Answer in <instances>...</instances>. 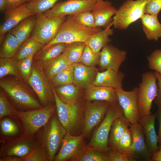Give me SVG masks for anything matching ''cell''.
Instances as JSON below:
<instances>
[{
    "mask_svg": "<svg viewBox=\"0 0 161 161\" xmlns=\"http://www.w3.org/2000/svg\"><path fill=\"white\" fill-rule=\"evenodd\" d=\"M23 158L24 161H49L44 147L34 144L29 153Z\"/></svg>",
    "mask_w": 161,
    "mask_h": 161,
    "instance_id": "ab89813d",
    "label": "cell"
},
{
    "mask_svg": "<svg viewBox=\"0 0 161 161\" xmlns=\"http://www.w3.org/2000/svg\"><path fill=\"white\" fill-rule=\"evenodd\" d=\"M161 10V0H147L145 7V14L158 16Z\"/></svg>",
    "mask_w": 161,
    "mask_h": 161,
    "instance_id": "bcb514c9",
    "label": "cell"
},
{
    "mask_svg": "<svg viewBox=\"0 0 161 161\" xmlns=\"http://www.w3.org/2000/svg\"><path fill=\"white\" fill-rule=\"evenodd\" d=\"M49 80L44 73L43 67L34 62L32 74L27 83L37 95L40 102L45 106H47L52 98H54L52 87Z\"/></svg>",
    "mask_w": 161,
    "mask_h": 161,
    "instance_id": "ba28073f",
    "label": "cell"
},
{
    "mask_svg": "<svg viewBox=\"0 0 161 161\" xmlns=\"http://www.w3.org/2000/svg\"><path fill=\"white\" fill-rule=\"evenodd\" d=\"M127 55L126 50L120 49L109 44L100 51L98 64L102 69H110L118 71L126 60Z\"/></svg>",
    "mask_w": 161,
    "mask_h": 161,
    "instance_id": "5bb4252c",
    "label": "cell"
},
{
    "mask_svg": "<svg viewBox=\"0 0 161 161\" xmlns=\"http://www.w3.org/2000/svg\"><path fill=\"white\" fill-rule=\"evenodd\" d=\"M7 7L6 0H0V10L1 11L6 10Z\"/></svg>",
    "mask_w": 161,
    "mask_h": 161,
    "instance_id": "db71d44e",
    "label": "cell"
},
{
    "mask_svg": "<svg viewBox=\"0 0 161 161\" xmlns=\"http://www.w3.org/2000/svg\"><path fill=\"white\" fill-rule=\"evenodd\" d=\"M117 150L129 158L131 161L134 160L132 158L133 142L131 132L127 128L119 142Z\"/></svg>",
    "mask_w": 161,
    "mask_h": 161,
    "instance_id": "d590c367",
    "label": "cell"
},
{
    "mask_svg": "<svg viewBox=\"0 0 161 161\" xmlns=\"http://www.w3.org/2000/svg\"><path fill=\"white\" fill-rule=\"evenodd\" d=\"M147 0H126L117 9L111 26L115 29L126 30L131 24L145 14Z\"/></svg>",
    "mask_w": 161,
    "mask_h": 161,
    "instance_id": "277c9868",
    "label": "cell"
},
{
    "mask_svg": "<svg viewBox=\"0 0 161 161\" xmlns=\"http://www.w3.org/2000/svg\"><path fill=\"white\" fill-rule=\"evenodd\" d=\"M125 76L122 72L110 69L101 72L98 71L93 84L114 89H123V82Z\"/></svg>",
    "mask_w": 161,
    "mask_h": 161,
    "instance_id": "44dd1931",
    "label": "cell"
},
{
    "mask_svg": "<svg viewBox=\"0 0 161 161\" xmlns=\"http://www.w3.org/2000/svg\"><path fill=\"white\" fill-rule=\"evenodd\" d=\"M73 64L62 53L43 66V69L46 76L50 80L56 75Z\"/></svg>",
    "mask_w": 161,
    "mask_h": 161,
    "instance_id": "f1b7e54d",
    "label": "cell"
},
{
    "mask_svg": "<svg viewBox=\"0 0 161 161\" xmlns=\"http://www.w3.org/2000/svg\"><path fill=\"white\" fill-rule=\"evenodd\" d=\"M73 84L79 89H85L93 84L97 72L95 66H88L81 63L73 64Z\"/></svg>",
    "mask_w": 161,
    "mask_h": 161,
    "instance_id": "d6986e66",
    "label": "cell"
},
{
    "mask_svg": "<svg viewBox=\"0 0 161 161\" xmlns=\"http://www.w3.org/2000/svg\"><path fill=\"white\" fill-rule=\"evenodd\" d=\"M149 69L158 72L161 75V49H157L147 56Z\"/></svg>",
    "mask_w": 161,
    "mask_h": 161,
    "instance_id": "7bdbcfd3",
    "label": "cell"
},
{
    "mask_svg": "<svg viewBox=\"0 0 161 161\" xmlns=\"http://www.w3.org/2000/svg\"><path fill=\"white\" fill-rule=\"evenodd\" d=\"M0 44V57L1 58H14L21 45L17 38L9 32L5 35Z\"/></svg>",
    "mask_w": 161,
    "mask_h": 161,
    "instance_id": "f546056e",
    "label": "cell"
},
{
    "mask_svg": "<svg viewBox=\"0 0 161 161\" xmlns=\"http://www.w3.org/2000/svg\"><path fill=\"white\" fill-rule=\"evenodd\" d=\"M74 79L73 64L55 76L50 81L55 86L73 83Z\"/></svg>",
    "mask_w": 161,
    "mask_h": 161,
    "instance_id": "74e56055",
    "label": "cell"
},
{
    "mask_svg": "<svg viewBox=\"0 0 161 161\" xmlns=\"http://www.w3.org/2000/svg\"><path fill=\"white\" fill-rule=\"evenodd\" d=\"M15 110L12 107L6 96L1 92L0 93V119L7 115L14 114Z\"/></svg>",
    "mask_w": 161,
    "mask_h": 161,
    "instance_id": "f6af8a7d",
    "label": "cell"
},
{
    "mask_svg": "<svg viewBox=\"0 0 161 161\" xmlns=\"http://www.w3.org/2000/svg\"><path fill=\"white\" fill-rule=\"evenodd\" d=\"M56 108V107L47 105L26 111L15 110L14 114L21 120L27 135L31 136L46 125Z\"/></svg>",
    "mask_w": 161,
    "mask_h": 161,
    "instance_id": "8992f818",
    "label": "cell"
},
{
    "mask_svg": "<svg viewBox=\"0 0 161 161\" xmlns=\"http://www.w3.org/2000/svg\"><path fill=\"white\" fill-rule=\"evenodd\" d=\"M97 0H71L57 3L50 9L44 13L48 17L74 15L92 10Z\"/></svg>",
    "mask_w": 161,
    "mask_h": 161,
    "instance_id": "8fae6325",
    "label": "cell"
},
{
    "mask_svg": "<svg viewBox=\"0 0 161 161\" xmlns=\"http://www.w3.org/2000/svg\"><path fill=\"white\" fill-rule=\"evenodd\" d=\"M123 115V111L118 101L110 103L102 123L94 132L89 146L108 155L110 151L108 141L112 125L115 119Z\"/></svg>",
    "mask_w": 161,
    "mask_h": 161,
    "instance_id": "7a4b0ae2",
    "label": "cell"
},
{
    "mask_svg": "<svg viewBox=\"0 0 161 161\" xmlns=\"http://www.w3.org/2000/svg\"><path fill=\"white\" fill-rule=\"evenodd\" d=\"M60 0H32L27 3L31 12L35 15L45 13L51 9Z\"/></svg>",
    "mask_w": 161,
    "mask_h": 161,
    "instance_id": "8d00e7d4",
    "label": "cell"
},
{
    "mask_svg": "<svg viewBox=\"0 0 161 161\" xmlns=\"http://www.w3.org/2000/svg\"><path fill=\"white\" fill-rule=\"evenodd\" d=\"M73 16L77 22L83 26L91 28L96 27L95 17L91 10L85 11Z\"/></svg>",
    "mask_w": 161,
    "mask_h": 161,
    "instance_id": "b9f144b4",
    "label": "cell"
},
{
    "mask_svg": "<svg viewBox=\"0 0 161 161\" xmlns=\"http://www.w3.org/2000/svg\"><path fill=\"white\" fill-rule=\"evenodd\" d=\"M66 45L65 43L55 44L42 49L34 55L33 60L43 67L62 53Z\"/></svg>",
    "mask_w": 161,
    "mask_h": 161,
    "instance_id": "4316f807",
    "label": "cell"
},
{
    "mask_svg": "<svg viewBox=\"0 0 161 161\" xmlns=\"http://www.w3.org/2000/svg\"></svg>",
    "mask_w": 161,
    "mask_h": 161,
    "instance_id": "9f6ffc18",
    "label": "cell"
},
{
    "mask_svg": "<svg viewBox=\"0 0 161 161\" xmlns=\"http://www.w3.org/2000/svg\"><path fill=\"white\" fill-rule=\"evenodd\" d=\"M66 18V16L48 17L44 13L37 15L31 36L45 45L55 37Z\"/></svg>",
    "mask_w": 161,
    "mask_h": 161,
    "instance_id": "52a82bcc",
    "label": "cell"
},
{
    "mask_svg": "<svg viewBox=\"0 0 161 161\" xmlns=\"http://www.w3.org/2000/svg\"><path fill=\"white\" fill-rule=\"evenodd\" d=\"M100 52H95L86 45L81 56L80 63L88 66H94L99 64Z\"/></svg>",
    "mask_w": 161,
    "mask_h": 161,
    "instance_id": "60d3db41",
    "label": "cell"
},
{
    "mask_svg": "<svg viewBox=\"0 0 161 161\" xmlns=\"http://www.w3.org/2000/svg\"><path fill=\"white\" fill-rule=\"evenodd\" d=\"M130 125V123L124 115L114 120L110 129L108 141L110 149L117 150L120 140Z\"/></svg>",
    "mask_w": 161,
    "mask_h": 161,
    "instance_id": "cb8c5ba5",
    "label": "cell"
},
{
    "mask_svg": "<svg viewBox=\"0 0 161 161\" xmlns=\"http://www.w3.org/2000/svg\"><path fill=\"white\" fill-rule=\"evenodd\" d=\"M37 15L24 19L9 32L14 35L21 45L30 38L35 25Z\"/></svg>",
    "mask_w": 161,
    "mask_h": 161,
    "instance_id": "83f0119b",
    "label": "cell"
},
{
    "mask_svg": "<svg viewBox=\"0 0 161 161\" xmlns=\"http://www.w3.org/2000/svg\"><path fill=\"white\" fill-rule=\"evenodd\" d=\"M111 26L102 30L88 38L85 43L96 53L100 52L111 41L109 37L114 33Z\"/></svg>",
    "mask_w": 161,
    "mask_h": 161,
    "instance_id": "484cf974",
    "label": "cell"
},
{
    "mask_svg": "<svg viewBox=\"0 0 161 161\" xmlns=\"http://www.w3.org/2000/svg\"><path fill=\"white\" fill-rule=\"evenodd\" d=\"M49 124L45 131L43 142L48 160L51 161L54 160L56 153L67 132L55 115Z\"/></svg>",
    "mask_w": 161,
    "mask_h": 161,
    "instance_id": "30bf717a",
    "label": "cell"
},
{
    "mask_svg": "<svg viewBox=\"0 0 161 161\" xmlns=\"http://www.w3.org/2000/svg\"><path fill=\"white\" fill-rule=\"evenodd\" d=\"M66 44L62 53L73 64L80 63L81 56L86 46L85 42H75Z\"/></svg>",
    "mask_w": 161,
    "mask_h": 161,
    "instance_id": "836d02e7",
    "label": "cell"
},
{
    "mask_svg": "<svg viewBox=\"0 0 161 161\" xmlns=\"http://www.w3.org/2000/svg\"><path fill=\"white\" fill-rule=\"evenodd\" d=\"M84 97L88 100L105 101L112 103L118 101L114 89L93 84L85 89Z\"/></svg>",
    "mask_w": 161,
    "mask_h": 161,
    "instance_id": "7402d4cb",
    "label": "cell"
},
{
    "mask_svg": "<svg viewBox=\"0 0 161 161\" xmlns=\"http://www.w3.org/2000/svg\"><path fill=\"white\" fill-rule=\"evenodd\" d=\"M141 19L143 30L148 40L157 41L161 38V23L158 16L145 14Z\"/></svg>",
    "mask_w": 161,
    "mask_h": 161,
    "instance_id": "d4e9b609",
    "label": "cell"
},
{
    "mask_svg": "<svg viewBox=\"0 0 161 161\" xmlns=\"http://www.w3.org/2000/svg\"><path fill=\"white\" fill-rule=\"evenodd\" d=\"M157 81L156 76L152 72H146L142 75L137 99L140 118L151 114L152 103L157 93Z\"/></svg>",
    "mask_w": 161,
    "mask_h": 161,
    "instance_id": "5b68a950",
    "label": "cell"
},
{
    "mask_svg": "<svg viewBox=\"0 0 161 161\" xmlns=\"http://www.w3.org/2000/svg\"><path fill=\"white\" fill-rule=\"evenodd\" d=\"M44 44L30 37L21 45L14 58L17 61L35 54L41 49Z\"/></svg>",
    "mask_w": 161,
    "mask_h": 161,
    "instance_id": "1f68e13d",
    "label": "cell"
},
{
    "mask_svg": "<svg viewBox=\"0 0 161 161\" xmlns=\"http://www.w3.org/2000/svg\"><path fill=\"white\" fill-rule=\"evenodd\" d=\"M110 103L105 101L87 104L85 108L83 134L89 135L105 117Z\"/></svg>",
    "mask_w": 161,
    "mask_h": 161,
    "instance_id": "4fadbf2b",
    "label": "cell"
},
{
    "mask_svg": "<svg viewBox=\"0 0 161 161\" xmlns=\"http://www.w3.org/2000/svg\"><path fill=\"white\" fill-rule=\"evenodd\" d=\"M157 113V117L159 121V126L158 135V140L159 145H161V111L158 110Z\"/></svg>",
    "mask_w": 161,
    "mask_h": 161,
    "instance_id": "f907efd6",
    "label": "cell"
},
{
    "mask_svg": "<svg viewBox=\"0 0 161 161\" xmlns=\"http://www.w3.org/2000/svg\"><path fill=\"white\" fill-rule=\"evenodd\" d=\"M0 129L3 134L6 136L15 135L19 131L17 125L11 120L7 118L3 119L1 121Z\"/></svg>",
    "mask_w": 161,
    "mask_h": 161,
    "instance_id": "ee69618b",
    "label": "cell"
},
{
    "mask_svg": "<svg viewBox=\"0 0 161 161\" xmlns=\"http://www.w3.org/2000/svg\"><path fill=\"white\" fill-rule=\"evenodd\" d=\"M102 29L101 27L91 28L83 26L75 20L73 15H69L60 27L55 37L42 49L55 44L85 42L89 37Z\"/></svg>",
    "mask_w": 161,
    "mask_h": 161,
    "instance_id": "6da1fadb",
    "label": "cell"
},
{
    "mask_svg": "<svg viewBox=\"0 0 161 161\" xmlns=\"http://www.w3.org/2000/svg\"><path fill=\"white\" fill-rule=\"evenodd\" d=\"M18 61L14 58H0V78L12 75L17 78L21 77L17 65Z\"/></svg>",
    "mask_w": 161,
    "mask_h": 161,
    "instance_id": "e575fe53",
    "label": "cell"
},
{
    "mask_svg": "<svg viewBox=\"0 0 161 161\" xmlns=\"http://www.w3.org/2000/svg\"><path fill=\"white\" fill-rule=\"evenodd\" d=\"M71 160L76 161H108L107 154L89 146L83 148Z\"/></svg>",
    "mask_w": 161,
    "mask_h": 161,
    "instance_id": "d6a6232c",
    "label": "cell"
},
{
    "mask_svg": "<svg viewBox=\"0 0 161 161\" xmlns=\"http://www.w3.org/2000/svg\"><path fill=\"white\" fill-rule=\"evenodd\" d=\"M0 161H24L23 157L16 156H7L1 157Z\"/></svg>",
    "mask_w": 161,
    "mask_h": 161,
    "instance_id": "816d5d0a",
    "label": "cell"
},
{
    "mask_svg": "<svg viewBox=\"0 0 161 161\" xmlns=\"http://www.w3.org/2000/svg\"><path fill=\"white\" fill-rule=\"evenodd\" d=\"M84 136L83 134L77 136L67 133L62 142L59 151L54 159L55 161H64L71 159L81 150Z\"/></svg>",
    "mask_w": 161,
    "mask_h": 161,
    "instance_id": "e0dca14e",
    "label": "cell"
},
{
    "mask_svg": "<svg viewBox=\"0 0 161 161\" xmlns=\"http://www.w3.org/2000/svg\"><path fill=\"white\" fill-rule=\"evenodd\" d=\"M156 117V113L154 114H151L140 117L138 122L143 127L145 141L152 155L159 150L158 136L156 134L155 128V120Z\"/></svg>",
    "mask_w": 161,
    "mask_h": 161,
    "instance_id": "ffe728a7",
    "label": "cell"
},
{
    "mask_svg": "<svg viewBox=\"0 0 161 161\" xmlns=\"http://www.w3.org/2000/svg\"><path fill=\"white\" fill-rule=\"evenodd\" d=\"M117 10L109 1H97L92 10L95 19L96 27L105 28L111 27L112 17Z\"/></svg>",
    "mask_w": 161,
    "mask_h": 161,
    "instance_id": "ac0fdd59",
    "label": "cell"
},
{
    "mask_svg": "<svg viewBox=\"0 0 161 161\" xmlns=\"http://www.w3.org/2000/svg\"><path fill=\"white\" fill-rule=\"evenodd\" d=\"M157 78V84L158 86L157 93L154 101L157 106L158 110L161 111V75L157 72H154Z\"/></svg>",
    "mask_w": 161,
    "mask_h": 161,
    "instance_id": "c3c4849f",
    "label": "cell"
},
{
    "mask_svg": "<svg viewBox=\"0 0 161 161\" xmlns=\"http://www.w3.org/2000/svg\"><path fill=\"white\" fill-rule=\"evenodd\" d=\"M108 161H131L127 157L117 150L110 149L108 154Z\"/></svg>",
    "mask_w": 161,
    "mask_h": 161,
    "instance_id": "7dc6e473",
    "label": "cell"
},
{
    "mask_svg": "<svg viewBox=\"0 0 161 161\" xmlns=\"http://www.w3.org/2000/svg\"><path fill=\"white\" fill-rule=\"evenodd\" d=\"M35 15L28 8L27 3L12 10L5 11V18L0 27V43L6 33L17 26L21 21L30 16Z\"/></svg>",
    "mask_w": 161,
    "mask_h": 161,
    "instance_id": "2e32d148",
    "label": "cell"
},
{
    "mask_svg": "<svg viewBox=\"0 0 161 161\" xmlns=\"http://www.w3.org/2000/svg\"><path fill=\"white\" fill-rule=\"evenodd\" d=\"M114 89L124 116L130 124L138 123L140 119L137 101L138 87H135L130 91L123 89Z\"/></svg>",
    "mask_w": 161,
    "mask_h": 161,
    "instance_id": "7c38bea8",
    "label": "cell"
},
{
    "mask_svg": "<svg viewBox=\"0 0 161 161\" xmlns=\"http://www.w3.org/2000/svg\"><path fill=\"white\" fill-rule=\"evenodd\" d=\"M149 161H161V145L159 146V150L152 155Z\"/></svg>",
    "mask_w": 161,
    "mask_h": 161,
    "instance_id": "f5cc1de1",
    "label": "cell"
},
{
    "mask_svg": "<svg viewBox=\"0 0 161 161\" xmlns=\"http://www.w3.org/2000/svg\"><path fill=\"white\" fill-rule=\"evenodd\" d=\"M133 142L132 158L134 160L149 161L152 154L146 143L143 129L139 122L130 125Z\"/></svg>",
    "mask_w": 161,
    "mask_h": 161,
    "instance_id": "9a60e30c",
    "label": "cell"
},
{
    "mask_svg": "<svg viewBox=\"0 0 161 161\" xmlns=\"http://www.w3.org/2000/svg\"><path fill=\"white\" fill-rule=\"evenodd\" d=\"M0 86L17 106L32 110L42 107L32 93L20 80L1 78Z\"/></svg>",
    "mask_w": 161,
    "mask_h": 161,
    "instance_id": "3957f363",
    "label": "cell"
},
{
    "mask_svg": "<svg viewBox=\"0 0 161 161\" xmlns=\"http://www.w3.org/2000/svg\"><path fill=\"white\" fill-rule=\"evenodd\" d=\"M6 0L7 2V7L5 11H8L16 8L21 5L29 2L32 0Z\"/></svg>",
    "mask_w": 161,
    "mask_h": 161,
    "instance_id": "681fc988",
    "label": "cell"
},
{
    "mask_svg": "<svg viewBox=\"0 0 161 161\" xmlns=\"http://www.w3.org/2000/svg\"><path fill=\"white\" fill-rule=\"evenodd\" d=\"M55 90L58 97L64 103L69 104L77 103L80 89L73 83L57 86Z\"/></svg>",
    "mask_w": 161,
    "mask_h": 161,
    "instance_id": "4dcf8cb0",
    "label": "cell"
},
{
    "mask_svg": "<svg viewBox=\"0 0 161 161\" xmlns=\"http://www.w3.org/2000/svg\"><path fill=\"white\" fill-rule=\"evenodd\" d=\"M28 136L15 140L7 145L3 149V157H24L28 155L34 144Z\"/></svg>",
    "mask_w": 161,
    "mask_h": 161,
    "instance_id": "603a6c76",
    "label": "cell"
},
{
    "mask_svg": "<svg viewBox=\"0 0 161 161\" xmlns=\"http://www.w3.org/2000/svg\"><path fill=\"white\" fill-rule=\"evenodd\" d=\"M97 1H101V0H97Z\"/></svg>",
    "mask_w": 161,
    "mask_h": 161,
    "instance_id": "11a10c76",
    "label": "cell"
},
{
    "mask_svg": "<svg viewBox=\"0 0 161 161\" xmlns=\"http://www.w3.org/2000/svg\"><path fill=\"white\" fill-rule=\"evenodd\" d=\"M35 55H32L17 62L18 71L20 77L27 82L32 74V62Z\"/></svg>",
    "mask_w": 161,
    "mask_h": 161,
    "instance_id": "f35d334b",
    "label": "cell"
},
{
    "mask_svg": "<svg viewBox=\"0 0 161 161\" xmlns=\"http://www.w3.org/2000/svg\"><path fill=\"white\" fill-rule=\"evenodd\" d=\"M58 118L66 132L71 134L79 124L80 112L78 103L69 104L62 101L52 87Z\"/></svg>",
    "mask_w": 161,
    "mask_h": 161,
    "instance_id": "9c48e42d",
    "label": "cell"
}]
</instances>
